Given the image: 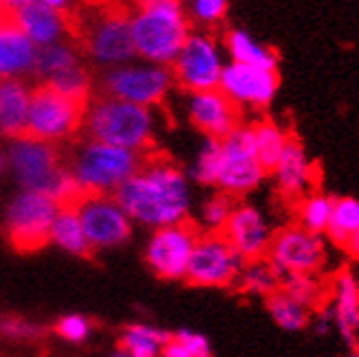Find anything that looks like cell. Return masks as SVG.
Segmentation results:
<instances>
[{
	"instance_id": "52a82bcc",
	"label": "cell",
	"mask_w": 359,
	"mask_h": 357,
	"mask_svg": "<svg viewBox=\"0 0 359 357\" xmlns=\"http://www.w3.org/2000/svg\"><path fill=\"white\" fill-rule=\"evenodd\" d=\"M57 206L44 191H27L9 208L5 222L7 243L18 255H33L50 243L53 220Z\"/></svg>"
},
{
	"instance_id": "6da1fadb",
	"label": "cell",
	"mask_w": 359,
	"mask_h": 357,
	"mask_svg": "<svg viewBox=\"0 0 359 357\" xmlns=\"http://www.w3.org/2000/svg\"><path fill=\"white\" fill-rule=\"evenodd\" d=\"M112 198L128 215L156 226L180 222L189 208L184 177L171 156L132 173L114 187Z\"/></svg>"
},
{
	"instance_id": "30bf717a",
	"label": "cell",
	"mask_w": 359,
	"mask_h": 357,
	"mask_svg": "<svg viewBox=\"0 0 359 357\" xmlns=\"http://www.w3.org/2000/svg\"><path fill=\"white\" fill-rule=\"evenodd\" d=\"M202 233L204 230L200 228V224L191 220L189 215L180 222L165 224L160 230H156V235L147 248L145 255L147 265L160 278L167 281L182 278L189 257L193 252V245Z\"/></svg>"
},
{
	"instance_id": "83f0119b",
	"label": "cell",
	"mask_w": 359,
	"mask_h": 357,
	"mask_svg": "<svg viewBox=\"0 0 359 357\" xmlns=\"http://www.w3.org/2000/svg\"><path fill=\"white\" fill-rule=\"evenodd\" d=\"M265 305L269 316L274 318V323L285 331H302L309 325L311 311L307 307H302L296 298H292L280 288L265 296Z\"/></svg>"
},
{
	"instance_id": "5b68a950",
	"label": "cell",
	"mask_w": 359,
	"mask_h": 357,
	"mask_svg": "<svg viewBox=\"0 0 359 357\" xmlns=\"http://www.w3.org/2000/svg\"><path fill=\"white\" fill-rule=\"evenodd\" d=\"M165 156L167 151L160 149L158 145L142 147V149H128V147H118V145H110V142L97 140L95 145H90L83 151L77 165V177L88 187L110 191L118 187L123 180H128L138 169L158 163Z\"/></svg>"
},
{
	"instance_id": "603a6c76",
	"label": "cell",
	"mask_w": 359,
	"mask_h": 357,
	"mask_svg": "<svg viewBox=\"0 0 359 357\" xmlns=\"http://www.w3.org/2000/svg\"><path fill=\"white\" fill-rule=\"evenodd\" d=\"M18 9V22H20L22 31L29 35L33 42H50L57 38V33L62 31V18L57 9H53L40 0H31L25 3Z\"/></svg>"
},
{
	"instance_id": "60d3db41",
	"label": "cell",
	"mask_w": 359,
	"mask_h": 357,
	"mask_svg": "<svg viewBox=\"0 0 359 357\" xmlns=\"http://www.w3.org/2000/svg\"><path fill=\"white\" fill-rule=\"evenodd\" d=\"M40 3H44V5H48L53 9H62V7L68 5V0H40Z\"/></svg>"
},
{
	"instance_id": "8992f818",
	"label": "cell",
	"mask_w": 359,
	"mask_h": 357,
	"mask_svg": "<svg viewBox=\"0 0 359 357\" xmlns=\"http://www.w3.org/2000/svg\"><path fill=\"white\" fill-rule=\"evenodd\" d=\"M90 132H93L95 140L128 149L156 145L151 138V119L147 105L125 99L99 101V105L90 114Z\"/></svg>"
},
{
	"instance_id": "5bb4252c",
	"label": "cell",
	"mask_w": 359,
	"mask_h": 357,
	"mask_svg": "<svg viewBox=\"0 0 359 357\" xmlns=\"http://www.w3.org/2000/svg\"><path fill=\"white\" fill-rule=\"evenodd\" d=\"M278 68H263L252 64L232 62L230 66L222 68L219 88L235 99L237 103L257 105L265 108L272 103L278 90Z\"/></svg>"
},
{
	"instance_id": "9a60e30c",
	"label": "cell",
	"mask_w": 359,
	"mask_h": 357,
	"mask_svg": "<svg viewBox=\"0 0 359 357\" xmlns=\"http://www.w3.org/2000/svg\"><path fill=\"white\" fill-rule=\"evenodd\" d=\"M241 103H237L222 88L195 93L191 103V123L212 140H224L241 128Z\"/></svg>"
},
{
	"instance_id": "484cf974",
	"label": "cell",
	"mask_w": 359,
	"mask_h": 357,
	"mask_svg": "<svg viewBox=\"0 0 359 357\" xmlns=\"http://www.w3.org/2000/svg\"><path fill=\"white\" fill-rule=\"evenodd\" d=\"M280 272L274 267V263L267 257L248 261L243 265V270L239 272L235 285L237 290L243 294H257V296H267L274 290L280 288Z\"/></svg>"
},
{
	"instance_id": "836d02e7",
	"label": "cell",
	"mask_w": 359,
	"mask_h": 357,
	"mask_svg": "<svg viewBox=\"0 0 359 357\" xmlns=\"http://www.w3.org/2000/svg\"><path fill=\"white\" fill-rule=\"evenodd\" d=\"M33 64L40 73H55V75L70 66H75L73 53H68L66 48H46L33 60Z\"/></svg>"
},
{
	"instance_id": "b9f144b4",
	"label": "cell",
	"mask_w": 359,
	"mask_h": 357,
	"mask_svg": "<svg viewBox=\"0 0 359 357\" xmlns=\"http://www.w3.org/2000/svg\"><path fill=\"white\" fill-rule=\"evenodd\" d=\"M7 3H11L13 7H20V5H25V3H31V0H7Z\"/></svg>"
},
{
	"instance_id": "f1b7e54d",
	"label": "cell",
	"mask_w": 359,
	"mask_h": 357,
	"mask_svg": "<svg viewBox=\"0 0 359 357\" xmlns=\"http://www.w3.org/2000/svg\"><path fill=\"white\" fill-rule=\"evenodd\" d=\"M226 46L232 55V62L241 64H252V66H263V68H278V55L259 42H255L245 31L232 29L226 33Z\"/></svg>"
},
{
	"instance_id": "ffe728a7",
	"label": "cell",
	"mask_w": 359,
	"mask_h": 357,
	"mask_svg": "<svg viewBox=\"0 0 359 357\" xmlns=\"http://www.w3.org/2000/svg\"><path fill=\"white\" fill-rule=\"evenodd\" d=\"M169 73L165 70H118L105 86L116 99L140 105H160L169 90Z\"/></svg>"
},
{
	"instance_id": "e0dca14e",
	"label": "cell",
	"mask_w": 359,
	"mask_h": 357,
	"mask_svg": "<svg viewBox=\"0 0 359 357\" xmlns=\"http://www.w3.org/2000/svg\"><path fill=\"white\" fill-rule=\"evenodd\" d=\"M217 230L241 255L245 263L267 257V248H269V241H272V230H269L263 215L255 206L235 204V208H232L224 226Z\"/></svg>"
},
{
	"instance_id": "d6986e66",
	"label": "cell",
	"mask_w": 359,
	"mask_h": 357,
	"mask_svg": "<svg viewBox=\"0 0 359 357\" xmlns=\"http://www.w3.org/2000/svg\"><path fill=\"white\" fill-rule=\"evenodd\" d=\"M33 60V40L18 22V9L7 0H0V79L29 68Z\"/></svg>"
},
{
	"instance_id": "44dd1931",
	"label": "cell",
	"mask_w": 359,
	"mask_h": 357,
	"mask_svg": "<svg viewBox=\"0 0 359 357\" xmlns=\"http://www.w3.org/2000/svg\"><path fill=\"white\" fill-rule=\"evenodd\" d=\"M331 309L346 349L359 355V278L351 270H342L335 276Z\"/></svg>"
},
{
	"instance_id": "4fadbf2b",
	"label": "cell",
	"mask_w": 359,
	"mask_h": 357,
	"mask_svg": "<svg viewBox=\"0 0 359 357\" xmlns=\"http://www.w3.org/2000/svg\"><path fill=\"white\" fill-rule=\"evenodd\" d=\"M77 215L88 241L93 243L95 250L125 243L132 235L128 213L116 204L112 193L107 191H95L93 195H88L79 204Z\"/></svg>"
},
{
	"instance_id": "8d00e7d4",
	"label": "cell",
	"mask_w": 359,
	"mask_h": 357,
	"mask_svg": "<svg viewBox=\"0 0 359 357\" xmlns=\"http://www.w3.org/2000/svg\"><path fill=\"white\" fill-rule=\"evenodd\" d=\"M88 331H90V323L81 316H66L55 325V333L70 342H81L88 335Z\"/></svg>"
},
{
	"instance_id": "2e32d148",
	"label": "cell",
	"mask_w": 359,
	"mask_h": 357,
	"mask_svg": "<svg viewBox=\"0 0 359 357\" xmlns=\"http://www.w3.org/2000/svg\"><path fill=\"white\" fill-rule=\"evenodd\" d=\"M13 165L27 189L44 191L48 195L57 177L64 173L60 169V154L55 145L44 140H18L13 147Z\"/></svg>"
},
{
	"instance_id": "d590c367",
	"label": "cell",
	"mask_w": 359,
	"mask_h": 357,
	"mask_svg": "<svg viewBox=\"0 0 359 357\" xmlns=\"http://www.w3.org/2000/svg\"><path fill=\"white\" fill-rule=\"evenodd\" d=\"M217 158H219V140L208 138V145L200 156V163L195 169V177L202 184H215V173H217Z\"/></svg>"
},
{
	"instance_id": "3957f363",
	"label": "cell",
	"mask_w": 359,
	"mask_h": 357,
	"mask_svg": "<svg viewBox=\"0 0 359 357\" xmlns=\"http://www.w3.org/2000/svg\"><path fill=\"white\" fill-rule=\"evenodd\" d=\"M90 110V99L73 97L53 83H40L29 97V114L25 132L18 140L55 142L79 132Z\"/></svg>"
},
{
	"instance_id": "ab89813d",
	"label": "cell",
	"mask_w": 359,
	"mask_h": 357,
	"mask_svg": "<svg viewBox=\"0 0 359 357\" xmlns=\"http://www.w3.org/2000/svg\"><path fill=\"white\" fill-rule=\"evenodd\" d=\"M344 250L351 255V259L353 261H357L359 263V228L357 230H353L351 233V237L346 239V243H344Z\"/></svg>"
},
{
	"instance_id": "277c9868",
	"label": "cell",
	"mask_w": 359,
	"mask_h": 357,
	"mask_svg": "<svg viewBox=\"0 0 359 357\" xmlns=\"http://www.w3.org/2000/svg\"><path fill=\"white\" fill-rule=\"evenodd\" d=\"M138 15L132 22L134 48L156 62H171L189 40V22L180 0H134Z\"/></svg>"
},
{
	"instance_id": "4316f807",
	"label": "cell",
	"mask_w": 359,
	"mask_h": 357,
	"mask_svg": "<svg viewBox=\"0 0 359 357\" xmlns=\"http://www.w3.org/2000/svg\"><path fill=\"white\" fill-rule=\"evenodd\" d=\"M280 290H285L292 298H296L300 305L307 307L309 311L325 307V302H327V288H325V283L320 281L318 272L283 274Z\"/></svg>"
},
{
	"instance_id": "1f68e13d",
	"label": "cell",
	"mask_w": 359,
	"mask_h": 357,
	"mask_svg": "<svg viewBox=\"0 0 359 357\" xmlns=\"http://www.w3.org/2000/svg\"><path fill=\"white\" fill-rule=\"evenodd\" d=\"M331 210H333V198L322 193H309L300 200L298 213H300V226L316 235H325L327 226L331 220Z\"/></svg>"
},
{
	"instance_id": "7c38bea8",
	"label": "cell",
	"mask_w": 359,
	"mask_h": 357,
	"mask_svg": "<svg viewBox=\"0 0 359 357\" xmlns=\"http://www.w3.org/2000/svg\"><path fill=\"white\" fill-rule=\"evenodd\" d=\"M267 259L274 263L280 276L294 272H320L327 259V250L322 235L311 233L300 224H292L272 233Z\"/></svg>"
},
{
	"instance_id": "ba28073f",
	"label": "cell",
	"mask_w": 359,
	"mask_h": 357,
	"mask_svg": "<svg viewBox=\"0 0 359 357\" xmlns=\"http://www.w3.org/2000/svg\"><path fill=\"white\" fill-rule=\"evenodd\" d=\"M245 261L219 230H204L189 257L184 281L191 288H232Z\"/></svg>"
},
{
	"instance_id": "f546056e",
	"label": "cell",
	"mask_w": 359,
	"mask_h": 357,
	"mask_svg": "<svg viewBox=\"0 0 359 357\" xmlns=\"http://www.w3.org/2000/svg\"><path fill=\"white\" fill-rule=\"evenodd\" d=\"M359 228V200L355 198H337L333 200L331 220L327 226V237L333 245L344 248L353 230Z\"/></svg>"
},
{
	"instance_id": "e575fe53",
	"label": "cell",
	"mask_w": 359,
	"mask_h": 357,
	"mask_svg": "<svg viewBox=\"0 0 359 357\" xmlns=\"http://www.w3.org/2000/svg\"><path fill=\"white\" fill-rule=\"evenodd\" d=\"M235 200L237 198H232V195H228V193H217L215 198L206 204V208H204V217H206V222H208V228H212V230H217V228H222L224 226V222L228 220V215L232 213V208H235Z\"/></svg>"
},
{
	"instance_id": "7402d4cb",
	"label": "cell",
	"mask_w": 359,
	"mask_h": 357,
	"mask_svg": "<svg viewBox=\"0 0 359 357\" xmlns=\"http://www.w3.org/2000/svg\"><path fill=\"white\" fill-rule=\"evenodd\" d=\"M29 114V95L20 83L0 79V132L18 140L25 132Z\"/></svg>"
},
{
	"instance_id": "cb8c5ba5",
	"label": "cell",
	"mask_w": 359,
	"mask_h": 357,
	"mask_svg": "<svg viewBox=\"0 0 359 357\" xmlns=\"http://www.w3.org/2000/svg\"><path fill=\"white\" fill-rule=\"evenodd\" d=\"M50 241L60 243L64 250L81 259H95V248L83 233L77 210L57 208V215L53 220V228H50Z\"/></svg>"
},
{
	"instance_id": "d4e9b609",
	"label": "cell",
	"mask_w": 359,
	"mask_h": 357,
	"mask_svg": "<svg viewBox=\"0 0 359 357\" xmlns=\"http://www.w3.org/2000/svg\"><path fill=\"white\" fill-rule=\"evenodd\" d=\"M250 132H252V140H255V151L259 163L267 173H274V167L278 163V158L285 149V142L290 138L280 125H276L272 119H261L257 123L250 125Z\"/></svg>"
},
{
	"instance_id": "9c48e42d",
	"label": "cell",
	"mask_w": 359,
	"mask_h": 357,
	"mask_svg": "<svg viewBox=\"0 0 359 357\" xmlns=\"http://www.w3.org/2000/svg\"><path fill=\"white\" fill-rule=\"evenodd\" d=\"M265 171L257 158L255 140L250 128H237L230 136L219 140V158L215 184L232 198H241L259 187Z\"/></svg>"
},
{
	"instance_id": "f35d334b",
	"label": "cell",
	"mask_w": 359,
	"mask_h": 357,
	"mask_svg": "<svg viewBox=\"0 0 359 357\" xmlns=\"http://www.w3.org/2000/svg\"><path fill=\"white\" fill-rule=\"evenodd\" d=\"M0 331L7 333V335H13V337H40V329H35L22 320H5V323H0Z\"/></svg>"
},
{
	"instance_id": "7a4b0ae2",
	"label": "cell",
	"mask_w": 359,
	"mask_h": 357,
	"mask_svg": "<svg viewBox=\"0 0 359 357\" xmlns=\"http://www.w3.org/2000/svg\"><path fill=\"white\" fill-rule=\"evenodd\" d=\"M57 13L62 29L79 50L107 62L128 60L136 53L130 7L125 0H81L57 9Z\"/></svg>"
},
{
	"instance_id": "d6a6232c",
	"label": "cell",
	"mask_w": 359,
	"mask_h": 357,
	"mask_svg": "<svg viewBox=\"0 0 359 357\" xmlns=\"http://www.w3.org/2000/svg\"><path fill=\"white\" fill-rule=\"evenodd\" d=\"M160 353L169 357H206L210 355V346L206 342V337L182 331L173 335L169 333L165 344L160 346Z\"/></svg>"
},
{
	"instance_id": "4dcf8cb0",
	"label": "cell",
	"mask_w": 359,
	"mask_h": 357,
	"mask_svg": "<svg viewBox=\"0 0 359 357\" xmlns=\"http://www.w3.org/2000/svg\"><path fill=\"white\" fill-rule=\"evenodd\" d=\"M169 333L163 331H156L149 327H142V325H134V327H125L123 335L118 337V344L116 349L121 353H128V355H136V357H151L160 351V346L165 344Z\"/></svg>"
},
{
	"instance_id": "7bdbcfd3",
	"label": "cell",
	"mask_w": 359,
	"mask_h": 357,
	"mask_svg": "<svg viewBox=\"0 0 359 357\" xmlns=\"http://www.w3.org/2000/svg\"><path fill=\"white\" fill-rule=\"evenodd\" d=\"M3 167H5V163H3V156H0V171H3Z\"/></svg>"
},
{
	"instance_id": "ac0fdd59",
	"label": "cell",
	"mask_w": 359,
	"mask_h": 357,
	"mask_svg": "<svg viewBox=\"0 0 359 357\" xmlns=\"http://www.w3.org/2000/svg\"><path fill=\"white\" fill-rule=\"evenodd\" d=\"M274 175L285 200L300 202L304 195L311 193V187L316 182V165L309 160L302 142L292 134L287 138L285 149L274 167Z\"/></svg>"
},
{
	"instance_id": "74e56055",
	"label": "cell",
	"mask_w": 359,
	"mask_h": 357,
	"mask_svg": "<svg viewBox=\"0 0 359 357\" xmlns=\"http://www.w3.org/2000/svg\"><path fill=\"white\" fill-rule=\"evenodd\" d=\"M195 15L204 22H219L228 13V0H193Z\"/></svg>"
},
{
	"instance_id": "8fae6325",
	"label": "cell",
	"mask_w": 359,
	"mask_h": 357,
	"mask_svg": "<svg viewBox=\"0 0 359 357\" xmlns=\"http://www.w3.org/2000/svg\"><path fill=\"white\" fill-rule=\"evenodd\" d=\"M167 64L169 79L187 93H204L217 88L224 68L212 40L200 35H189L184 46Z\"/></svg>"
}]
</instances>
